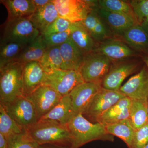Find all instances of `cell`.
I'll return each mask as SVG.
<instances>
[{"label": "cell", "mask_w": 148, "mask_h": 148, "mask_svg": "<svg viewBox=\"0 0 148 148\" xmlns=\"http://www.w3.org/2000/svg\"><path fill=\"white\" fill-rule=\"evenodd\" d=\"M67 126L71 135L70 148H79L96 140H112L104 125L98 123H92L82 114L75 115Z\"/></svg>", "instance_id": "obj_1"}, {"label": "cell", "mask_w": 148, "mask_h": 148, "mask_svg": "<svg viewBox=\"0 0 148 148\" xmlns=\"http://www.w3.org/2000/svg\"><path fill=\"white\" fill-rule=\"evenodd\" d=\"M25 129L40 145L50 144L70 147L71 137L68 127L58 121L40 119Z\"/></svg>", "instance_id": "obj_2"}, {"label": "cell", "mask_w": 148, "mask_h": 148, "mask_svg": "<svg viewBox=\"0 0 148 148\" xmlns=\"http://www.w3.org/2000/svg\"><path fill=\"white\" fill-rule=\"evenodd\" d=\"M23 65L15 61L0 69V104L10 103L23 95Z\"/></svg>", "instance_id": "obj_3"}, {"label": "cell", "mask_w": 148, "mask_h": 148, "mask_svg": "<svg viewBox=\"0 0 148 148\" xmlns=\"http://www.w3.org/2000/svg\"><path fill=\"white\" fill-rule=\"evenodd\" d=\"M1 40L28 44L41 34L29 17L8 20L1 25Z\"/></svg>", "instance_id": "obj_4"}, {"label": "cell", "mask_w": 148, "mask_h": 148, "mask_svg": "<svg viewBox=\"0 0 148 148\" xmlns=\"http://www.w3.org/2000/svg\"><path fill=\"white\" fill-rule=\"evenodd\" d=\"M111 67L110 59L93 51L85 56L79 71L84 82L102 83Z\"/></svg>", "instance_id": "obj_5"}, {"label": "cell", "mask_w": 148, "mask_h": 148, "mask_svg": "<svg viewBox=\"0 0 148 148\" xmlns=\"http://www.w3.org/2000/svg\"><path fill=\"white\" fill-rule=\"evenodd\" d=\"M84 82L78 71L60 69L46 73L42 84L52 88L63 97L69 95L77 86Z\"/></svg>", "instance_id": "obj_6"}, {"label": "cell", "mask_w": 148, "mask_h": 148, "mask_svg": "<svg viewBox=\"0 0 148 148\" xmlns=\"http://www.w3.org/2000/svg\"><path fill=\"white\" fill-rule=\"evenodd\" d=\"M59 17L72 23L84 20L97 6L98 1L52 0Z\"/></svg>", "instance_id": "obj_7"}, {"label": "cell", "mask_w": 148, "mask_h": 148, "mask_svg": "<svg viewBox=\"0 0 148 148\" xmlns=\"http://www.w3.org/2000/svg\"><path fill=\"white\" fill-rule=\"evenodd\" d=\"M1 105L9 115L25 129L39 121L34 107L23 95L10 103Z\"/></svg>", "instance_id": "obj_8"}, {"label": "cell", "mask_w": 148, "mask_h": 148, "mask_svg": "<svg viewBox=\"0 0 148 148\" xmlns=\"http://www.w3.org/2000/svg\"><path fill=\"white\" fill-rule=\"evenodd\" d=\"M25 97L34 107L39 120L59 103L63 96L52 88L42 84Z\"/></svg>", "instance_id": "obj_9"}, {"label": "cell", "mask_w": 148, "mask_h": 148, "mask_svg": "<svg viewBox=\"0 0 148 148\" xmlns=\"http://www.w3.org/2000/svg\"><path fill=\"white\" fill-rule=\"evenodd\" d=\"M102 88L101 83L84 82L77 86L69 94L75 114L85 113Z\"/></svg>", "instance_id": "obj_10"}, {"label": "cell", "mask_w": 148, "mask_h": 148, "mask_svg": "<svg viewBox=\"0 0 148 148\" xmlns=\"http://www.w3.org/2000/svg\"><path fill=\"white\" fill-rule=\"evenodd\" d=\"M125 97L119 90H109L102 88L84 114L90 119L96 121L101 115Z\"/></svg>", "instance_id": "obj_11"}, {"label": "cell", "mask_w": 148, "mask_h": 148, "mask_svg": "<svg viewBox=\"0 0 148 148\" xmlns=\"http://www.w3.org/2000/svg\"><path fill=\"white\" fill-rule=\"evenodd\" d=\"M119 91L131 100H147L148 69L144 66L120 88Z\"/></svg>", "instance_id": "obj_12"}, {"label": "cell", "mask_w": 148, "mask_h": 148, "mask_svg": "<svg viewBox=\"0 0 148 148\" xmlns=\"http://www.w3.org/2000/svg\"><path fill=\"white\" fill-rule=\"evenodd\" d=\"M138 64L125 62L111 67L102 82V87L108 90L118 91L125 79L138 69Z\"/></svg>", "instance_id": "obj_13"}, {"label": "cell", "mask_w": 148, "mask_h": 148, "mask_svg": "<svg viewBox=\"0 0 148 148\" xmlns=\"http://www.w3.org/2000/svg\"><path fill=\"white\" fill-rule=\"evenodd\" d=\"M46 73L39 62L32 61L24 64L22 71L23 96H28L42 84Z\"/></svg>", "instance_id": "obj_14"}, {"label": "cell", "mask_w": 148, "mask_h": 148, "mask_svg": "<svg viewBox=\"0 0 148 148\" xmlns=\"http://www.w3.org/2000/svg\"><path fill=\"white\" fill-rule=\"evenodd\" d=\"M94 10L116 34L122 35L130 28L138 24L135 18L129 15L108 11L98 6Z\"/></svg>", "instance_id": "obj_15"}, {"label": "cell", "mask_w": 148, "mask_h": 148, "mask_svg": "<svg viewBox=\"0 0 148 148\" xmlns=\"http://www.w3.org/2000/svg\"><path fill=\"white\" fill-rule=\"evenodd\" d=\"M94 51L105 56L111 60L121 61L133 56L135 53L129 46L118 40L103 41Z\"/></svg>", "instance_id": "obj_16"}, {"label": "cell", "mask_w": 148, "mask_h": 148, "mask_svg": "<svg viewBox=\"0 0 148 148\" xmlns=\"http://www.w3.org/2000/svg\"><path fill=\"white\" fill-rule=\"evenodd\" d=\"M131 99L125 97L106 111L96 120V123L106 126L123 120L129 119Z\"/></svg>", "instance_id": "obj_17"}, {"label": "cell", "mask_w": 148, "mask_h": 148, "mask_svg": "<svg viewBox=\"0 0 148 148\" xmlns=\"http://www.w3.org/2000/svg\"><path fill=\"white\" fill-rule=\"evenodd\" d=\"M63 60L62 70L79 71L85 57L83 53L71 39L59 46Z\"/></svg>", "instance_id": "obj_18"}, {"label": "cell", "mask_w": 148, "mask_h": 148, "mask_svg": "<svg viewBox=\"0 0 148 148\" xmlns=\"http://www.w3.org/2000/svg\"><path fill=\"white\" fill-rule=\"evenodd\" d=\"M70 31V39L85 55L94 51L95 41L82 21L73 23Z\"/></svg>", "instance_id": "obj_19"}, {"label": "cell", "mask_w": 148, "mask_h": 148, "mask_svg": "<svg viewBox=\"0 0 148 148\" xmlns=\"http://www.w3.org/2000/svg\"><path fill=\"white\" fill-rule=\"evenodd\" d=\"M122 36L129 46L142 56L148 55V35L140 24L134 25Z\"/></svg>", "instance_id": "obj_20"}, {"label": "cell", "mask_w": 148, "mask_h": 148, "mask_svg": "<svg viewBox=\"0 0 148 148\" xmlns=\"http://www.w3.org/2000/svg\"><path fill=\"white\" fill-rule=\"evenodd\" d=\"M58 17V12L51 0L45 6L36 9L29 19L41 34Z\"/></svg>", "instance_id": "obj_21"}, {"label": "cell", "mask_w": 148, "mask_h": 148, "mask_svg": "<svg viewBox=\"0 0 148 148\" xmlns=\"http://www.w3.org/2000/svg\"><path fill=\"white\" fill-rule=\"evenodd\" d=\"M75 115L69 95L63 96L59 103L40 119L55 121L67 126Z\"/></svg>", "instance_id": "obj_22"}, {"label": "cell", "mask_w": 148, "mask_h": 148, "mask_svg": "<svg viewBox=\"0 0 148 148\" xmlns=\"http://www.w3.org/2000/svg\"><path fill=\"white\" fill-rule=\"evenodd\" d=\"M8 11L7 19L30 17L36 10L32 0H1Z\"/></svg>", "instance_id": "obj_23"}, {"label": "cell", "mask_w": 148, "mask_h": 148, "mask_svg": "<svg viewBox=\"0 0 148 148\" xmlns=\"http://www.w3.org/2000/svg\"><path fill=\"white\" fill-rule=\"evenodd\" d=\"M47 48L43 36L40 34L27 45L16 61L23 64L32 61L40 62Z\"/></svg>", "instance_id": "obj_24"}, {"label": "cell", "mask_w": 148, "mask_h": 148, "mask_svg": "<svg viewBox=\"0 0 148 148\" xmlns=\"http://www.w3.org/2000/svg\"><path fill=\"white\" fill-rule=\"evenodd\" d=\"M27 45L1 40L0 69L10 63L16 61Z\"/></svg>", "instance_id": "obj_25"}, {"label": "cell", "mask_w": 148, "mask_h": 148, "mask_svg": "<svg viewBox=\"0 0 148 148\" xmlns=\"http://www.w3.org/2000/svg\"><path fill=\"white\" fill-rule=\"evenodd\" d=\"M129 119L135 130L148 123L147 100H131Z\"/></svg>", "instance_id": "obj_26"}, {"label": "cell", "mask_w": 148, "mask_h": 148, "mask_svg": "<svg viewBox=\"0 0 148 148\" xmlns=\"http://www.w3.org/2000/svg\"><path fill=\"white\" fill-rule=\"evenodd\" d=\"M107 133L122 140L129 148L131 147L135 130L129 119L105 126Z\"/></svg>", "instance_id": "obj_27"}, {"label": "cell", "mask_w": 148, "mask_h": 148, "mask_svg": "<svg viewBox=\"0 0 148 148\" xmlns=\"http://www.w3.org/2000/svg\"><path fill=\"white\" fill-rule=\"evenodd\" d=\"M39 62L47 74L56 70H62L63 60L60 52L59 46L47 47Z\"/></svg>", "instance_id": "obj_28"}, {"label": "cell", "mask_w": 148, "mask_h": 148, "mask_svg": "<svg viewBox=\"0 0 148 148\" xmlns=\"http://www.w3.org/2000/svg\"><path fill=\"white\" fill-rule=\"evenodd\" d=\"M25 130L9 115L0 104V133L8 140L22 133Z\"/></svg>", "instance_id": "obj_29"}, {"label": "cell", "mask_w": 148, "mask_h": 148, "mask_svg": "<svg viewBox=\"0 0 148 148\" xmlns=\"http://www.w3.org/2000/svg\"><path fill=\"white\" fill-rule=\"evenodd\" d=\"M98 6L108 11L123 14L135 18L129 2L121 0H100L98 1Z\"/></svg>", "instance_id": "obj_30"}, {"label": "cell", "mask_w": 148, "mask_h": 148, "mask_svg": "<svg viewBox=\"0 0 148 148\" xmlns=\"http://www.w3.org/2000/svg\"><path fill=\"white\" fill-rule=\"evenodd\" d=\"M7 141L8 148H39L40 146L25 130Z\"/></svg>", "instance_id": "obj_31"}, {"label": "cell", "mask_w": 148, "mask_h": 148, "mask_svg": "<svg viewBox=\"0 0 148 148\" xmlns=\"http://www.w3.org/2000/svg\"><path fill=\"white\" fill-rule=\"evenodd\" d=\"M135 20L140 24L148 16V0H132L129 1Z\"/></svg>", "instance_id": "obj_32"}, {"label": "cell", "mask_w": 148, "mask_h": 148, "mask_svg": "<svg viewBox=\"0 0 148 148\" xmlns=\"http://www.w3.org/2000/svg\"><path fill=\"white\" fill-rule=\"evenodd\" d=\"M73 23L61 17L53 21L42 33L43 36H46L69 31L71 29Z\"/></svg>", "instance_id": "obj_33"}, {"label": "cell", "mask_w": 148, "mask_h": 148, "mask_svg": "<svg viewBox=\"0 0 148 148\" xmlns=\"http://www.w3.org/2000/svg\"><path fill=\"white\" fill-rule=\"evenodd\" d=\"M71 30V29H70ZM43 36L47 47L58 46L70 39L71 31Z\"/></svg>", "instance_id": "obj_34"}, {"label": "cell", "mask_w": 148, "mask_h": 148, "mask_svg": "<svg viewBox=\"0 0 148 148\" xmlns=\"http://www.w3.org/2000/svg\"><path fill=\"white\" fill-rule=\"evenodd\" d=\"M148 143V123L135 130L130 148H143Z\"/></svg>", "instance_id": "obj_35"}, {"label": "cell", "mask_w": 148, "mask_h": 148, "mask_svg": "<svg viewBox=\"0 0 148 148\" xmlns=\"http://www.w3.org/2000/svg\"><path fill=\"white\" fill-rule=\"evenodd\" d=\"M99 16V15H98ZM108 32L104 21L99 16L97 24L92 35L95 41H101L105 40L108 36Z\"/></svg>", "instance_id": "obj_36"}, {"label": "cell", "mask_w": 148, "mask_h": 148, "mask_svg": "<svg viewBox=\"0 0 148 148\" xmlns=\"http://www.w3.org/2000/svg\"><path fill=\"white\" fill-rule=\"evenodd\" d=\"M99 16L95 10H92L88 15L86 18L82 21L83 24L92 36L97 24Z\"/></svg>", "instance_id": "obj_37"}, {"label": "cell", "mask_w": 148, "mask_h": 148, "mask_svg": "<svg viewBox=\"0 0 148 148\" xmlns=\"http://www.w3.org/2000/svg\"><path fill=\"white\" fill-rule=\"evenodd\" d=\"M36 9L45 6L51 1V0H32Z\"/></svg>", "instance_id": "obj_38"}, {"label": "cell", "mask_w": 148, "mask_h": 148, "mask_svg": "<svg viewBox=\"0 0 148 148\" xmlns=\"http://www.w3.org/2000/svg\"><path fill=\"white\" fill-rule=\"evenodd\" d=\"M39 148H70V147L69 146H67L58 145L47 144V145H40Z\"/></svg>", "instance_id": "obj_39"}, {"label": "cell", "mask_w": 148, "mask_h": 148, "mask_svg": "<svg viewBox=\"0 0 148 148\" xmlns=\"http://www.w3.org/2000/svg\"><path fill=\"white\" fill-rule=\"evenodd\" d=\"M0 148H8L7 140L1 133H0Z\"/></svg>", "instance_id": "obj_40"}, {"label": "cell", "mask_w": 148, "mask_h": 148, "mask_svg": "<svg viewBox=\"0 0 148 148\" xmlns=\"http://www.w3.org/2000/svg\"><path fill=\"white\" fill-rule=\"evenodd\" d=\"M140 25L148 35V16L143 20Z\"/></svg>", "instance_id": "obj_41"}, {"label": "cell", "mask_w": 148, "mask_h": 148, "mask_svg": "<svg viewBox=\"0 0 148 148\" xmlns=\"http://www.w3.org/2000/svg\"><path fill=\"white\" fill-rule=\"evenodd\" d=\"M142 60L148 69V55L142 56Z\"/></svg>", "instance_id": "obj_42"}, {"label": "cell", "mask_w": 148, "mask_h": 148, "mask_svg": "<svg viewBox=\"0 0 148 148\" xmlns=\"http://www.w3.org/2000/svg\"><path fill=\"white\" fill-rule=\"evenodd\" d=\"M147 113L148 115V99L147 101Z\"/></svg>", "instance_id": "obj_43"}, {"label": "cell", "mask_w": 148, "mask_h": 148, "mask_svg": "<svg viewBox=\"0 0 148 148\" xmlns=\"http://www.w3.org/2000/svg\"><path fill=\"white\" fill-rule=\"evenodd\" d=\"M143 148H148V143L147 145Z\"/></svg>", "instance_id": "obj_44"}]
</instances>
